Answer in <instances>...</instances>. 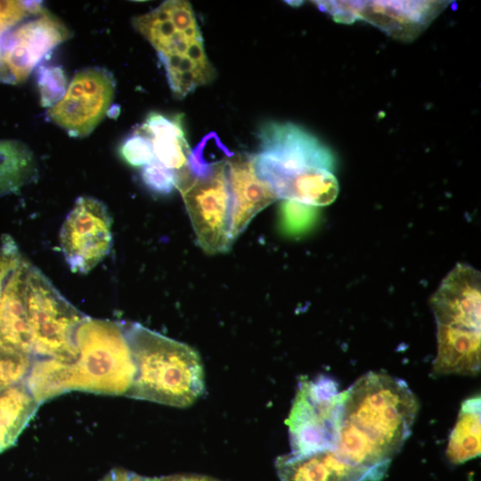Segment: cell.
<instances>
[{"instance_id": "obj_9", "label": "cell", "mask_w": 481, "mask_h": 481, "mask_svg": "<svg viewBox=\"0 0 481 481\" xmlns=\"http://www.w3.org/2000/svg\"><path fill=\"white\" fill-rule=\"evenodd\" d=\"M346 395L332 378H301L286 420L291 452L335 450Z\"/></svg>"}, {"instance_id": "obj_20", "label": "cell", "mask_w": 481, "mask_h": 481, "mask_svg": "<svg viewBox=\"0 0 481 481\" xmlns=\"http://www.w3.org/2000/svg\"><path fill=\"white\" fill-rule=\"evenodd\" d=\"M37 175V160L27 144L0 140V197L17 192Z\"/></svg>"}, {"instance_id": "obj_11", "label": "cell", "mask_w": 481, "mask_h": 481, "mask_svg": "<svg viewBox=\"0 0 481 481\" xmlns=\"http://www.w3.org/2000/svg\"><path fill=\"white\" fill-rule=\"evenodd\" d=\"M111 218L101 200L78 197L60 232L65 261L73 273H87L110 252L112 246Z\"/></svg>"}, {"instance_id": "obj_28", "label": "cell", "mask_w": 481, "mask_h": 481, "mask_svg": "<svg viewBox=\"0 0 481 481\" xmlns=\"http://www.w3.org/2000/svg\"><path fill=\"white\" fill-rule=\"evenodd\" d=\"M102 481H219L210 477L196 474L173 475L161 477H147L134 472L115 469L110 470Z\"/></svg>"}, {"instance_id": "obj_4", "label": "cell", "mask_w": 481, "mask_h": 481, "mask_svg": "<svg viewBox=\"0 0 481 481\" xmlns=\"http://www.w3.org/2000/svg\"><path fill=\"white\" fill-rule=\"evenodd\" d=\"M122 327L135 366L126 396L183 408L201 395L203 366L192 347L136 322Z\"/></svg>"}, {"instance_id": "obj_27", "label": "cell", "mask_w": 481, "mask_h": 481, "mask_svg": "<svg viewBox=\"0 0 481 481\" xmlns=\"http://www.w3.org/2000/svg\"><path fill=\"white\" fill-rule=\"evenodd\" d=\"M22 258L15 241L4 235L0 242V297L6 281Z\"/></svg>"}, {"instance_id": "obj_3", "label": "cell", "mask_w": 481, "mask_h": 481, "mask_svg": "<svg viewBox=\"0 0 481 481\" xmlns=\"http://www.w3.org/2000/svg\"><path fill=\"white\" fill-rule=\"evenodd\" d=\"M258 138L255 172L278 199L314 205L325 196L335 158L318 138L298 125L276 121L264 124Z\"/></svg>"}, {"instance_id": "obj_13", "label": "cell", "mask_w": 481, "mask_h": 481, "mask_svg": "<svg viewBox=\"0 0 481 481\" xmlns=\"http://www.w3.org/2000/svg\"><path fill=\"white\" fill-rule=\"evenodd\" d=\"M69 37V29L45 9L4 32L0 37V54L9 83L26 80L34 68Z\"/></svg>"}, {"instance_id": "obj_23", "label": "cell", "mask_w": 481, "mask_h": 481, "mask_svg": "<svg viewBox=\"0 0 481 481\" xmlns=\"http://www.w3.org/2000/svg\"><path fill=\"white\" fill-rule=\"evenodd\" d=\"M122 159L132 167H144L155 159L150 138L138 127L127 136L119 148Z\"/></svg>"}, {"instance_id": "obj_2", "label": "cell", "mask_w": 481, "mask_h": 481, "mask_svg": "<svg viewBox=\"0 0 481 481\" xmlns=\"http://www.w3.org/2000/svg\"><path fill=\"white\" fill-rule=\"evenodd\" d=\"M73 360L38 358L33 361L28 386L44 403L72 390L126 395L135 366L122 323L86 317L76 333Z\"/></svg>"}, {"instance_id": "obj_10", "label": "cell", "mask_w": 481, "mask_h": 481, "mask_svg": "<svg viewBox=\"0 0 481 481\" xmlns=\"http://www.w3.org/2000/svg\"><path fill=\"white\" fill-rule=\"evenodd\" d=\"M115 90V78L107 69H84L73 77L64 96L47 110V118L71 137H86L109 112Z\"/></svg>"}, {"instance_id": "obj_21", "label": "cell", "mask_w": 481, "mask_h": 481, "mask_svg": "<svg viewBox=\"0 0 481 481\" xmlns=\"http://www.w3.org/2000/svg\"><path fill=\"white\" fill-rule=\"evenodd\" d=\"M37 85L41 106L49 109L64 96L68 79L61 66L41 65L37 70Z\"/></svg>"}, {"instance_id": "obj_8", "label": "cell", "mask_w": 481, "mask_h": 481, "mask_svg": "<svg viewBox=\"0 0 481 481\" xmlns=\"http://www.w3.org/2000/svg\"><path fill=\"white\" fill-rule=\"evenodd\" d=\"M175 188L182 195L198 245L208 254L227 252L233 242L229 233L231 195L225 159L211 162L200 175L190 174L187 167L177 172Z\"/></svg>"}, {"instance_id": "obj_12", "label": "cell", "mask_w": 481, "mask_h": 481, "mask_svg": "<svg viewBox=\"0 0 481 481\" xmlns=\"http://www.w3.org/2000/svg\"><path fill=\"white\" fill-rule=\"evenodd\" d=\"M338 22L362 19L389 36L413 39L447 5L442 1H314Z\"/></svg>"}, {"instance_id": "obj_25", "label": "cell", "mask_w": 481, "mask_h": 481, "mask_svg": "<svg viewBox=\"0 0 481 481\" xmlns=\"http://www.w3.org/2000/svg\"><path fill=\"white\" fill-rule=\"evenodd\" d=\"M141 178L149 190L161 195L169 194L176 184V173L157 159L143 167Z\"/></svg>"}, {"instance_id": "obj_1", "label": "cell", "mask_w": 481, "mask_h": 481, "mask_svg": "<svg viewBox=\"0 0 481 481\" xmlns=\"http://www.w3.org/2000/svg\"><path fill=\"white\" fill-rule=\"evenodd\" d=\"M335 452L382 477L410 436L419 401L401 379L369 371L346 390Z\"/></svg>"}, {"instance_id": "obj_6", "label": "cell", "mask_w": 481, "mask_h": 481, "mask_svg": "<svg viewBox=\"0 0 481 481\" xmlns=\"http://www.w3.org/2000/svg\"><path fill=\"white\" fill-rule=\"evenodd\" d=\"M132 23L156 50L173 95L183 99L211 82L215 69L204 48L203 37L188 1H165L134 17Z\"/></svg>"}, {"instance_id": "obj_14", "label": "cell", "mask_w": 481, "mask_h": 481, "mask_svg": "<svg viewBox=\"0 0 481 481\" xmlns=\"http://www.w3.org/2000/svg\"><path fill=\"white\" fill-rule=\"evenodd\" d=\"M231 195L230 238L233 242L252 218L278 200L272 189L260 180L254 167V156L232 152L225 159Z\"/></svg>"}, {"instance_id": "obj_15", "label": "cell", "mask_w": 481, "mask_h": 481, "mask_svg": "<svg viewBox=\"0 0 481 481\" xmlns=\"http://www.w3.org/2000/svg\"><path fill=\"white\" fill-rule=\"evenodd\" d=\"M275 467L280 481H379L375 471L355 465L334 450L279 456Z\"/></svg>"}, {"instance_id": "obj_7", "label": "cell", "mask_w": 481, "mask_h": 481, "mask_svg": "<svg viewBox=\"0 0 481 481\" xmlns=\"http://www.w3.org/2000/svg\"><path fill=\"white\" fill-rule=\"evenodd\" d=\"M26 308L33 355L73 360L77 355L76 333L87 316L31 264L26 280Z\"/></svg>"}, {"instance_id": "obj_5", "label": "cell", "mask_w": 481, "mask_h": 481, "mask_svg": "<svg viewBox=\"0 0 481 481\" xmlns=\"http://www.w3.org/2000/svg\"><path fill=\"white\" fill-rule=\"evenodd\" d=\"M436 323L435 375L476 376L481 365V275L458 263L429 300Z\"/></svg>"}, {"instance_id": "obj_17", "label": "cell", "mask_w": 481, "mask_h": 481, "mask_svg": "<svg viewBox=\"0 0 481 481\" xmlns=\"http://www.w3.org/2000/svg\"><path fill=\"white\" fill-rule=\"evenodd\" d=\"M151 140L155 159L175 173L184 169L192 150L185 138L183 115L152 111L138 126Z\"/></svg>"}, {"instance_id": "obj_26", "label": "cell", "mask_w": 481, "mask_h": 481, "mask_svg": "<svg viewBox=\"0 0 481 481\" xmlns=\"http://www.w3.org/2000/svg\"><path fill=\"white\" fill-rule=\"evenodd\" d=\"M43 9L38 1H0V35L10 30L29 15Z\"/></svg>"}, {"instance_id": "obj_16", "label": "cell", "mask_w": 481, "mask_h": 481, "mask_svg": "<svg viewBox=\"0 0 481 481\" xmlns=\"http://www.w3.org/2000/svg\"><path fill=\"white\" fill-rule=\"evenodd\" d=\"M29 263L22 258L0 297V347L33 355L26 308V280Z\"/></svg>"}, {"instance_id": "obj_18", "label": "cell", "mask_w": 481, "mask_h": 481, "mask_svg": "<svg viewBox=\"0 0 481 481\" xmlns=\"http://www.w3.org/2000/svg\"><path fill=\"white\" fill-rule=\"evenodd\" d=\"M39 405L25 380L0 389V453L16 444Z\"/></svg>"}, {"instance_id": "obj_22", "label": "cell", "mask_w": 481, "mask_h": 481, "mask_svg": "<svg viewBox=\"0 0 481 481\" xmlns=\"http://www.w3.org/2000/svg\"><path fill=\"white\" fill-rule=\"evenodd\" d=\"M32 356L0 347V389L26 379Z\"/></svg>"}, {"instance_id": "obj_24", "label": "cell", "mask_w": 481, "mask_h": 481, "mask_svg": "<svg viewBox=\"0 0 481 481\" xmlns=\"http://www.w3.org/2000/svg\"><path fill=\"white\" fill-rule=\"evenodd\" d=\"M281 223L285 232L298 233L309 227L315 216L313 206L284 200L281 206Z\"/></svg>"}, {"instance_id": "obj_19", "label": "cell", "mask_w": 481, "mask_h": 481, "mask_svg": "<svg viewBox=\"0 0 481 481\" xmlns=\"http://www.w3.org/2000/svg\"><path fill=\"white\" fill-rule=\"evenodd\" d=\"M480 414L479 395L462 402L446 448L450 462L464 463L480 454Z\"/></svg>"}]
</instances>
